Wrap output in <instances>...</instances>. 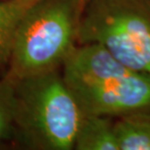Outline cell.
Wrapping results in <instances>:
<instances>
[{
    "label": "cell",
    "instance_id": "cell-4",
    "mask_svg": "<svg viewBox=\"0 0 150 150\" xmlns=\"http://www.w3.org/2000/svg\"><path fill=\"white\" fill-rule=\"evenodd\" d=\"M67 87L87 115L121 117L150 110V75L144 73Z\"/></svg>",
    "mask_w": 150,
    "mask_h": 150
},
{
    "label": "cell",
    "instance_id": "cell-9",
    "mask_svg": "<svg viewBox=\"0 0 150 150\" xmlns=\"http://www.w3.org/2000/svg\"><path fill=\"white\" fill-rule=\"evenodd\" d=\"M15 137L14 81L8 76L0 80V140Z\"/></svg>",
    "mask_w": 150,
    "mask_h": 150
},
{
    "label": "cell",
    "instance_id": "cell-8",
    "mask_svg": "<svg viewBox=\"0 0 150 150\" xmlns=\"http://www.w3.org/2000/svg\"><path fill=\"white\" fill-rule=\"evenodd\" d=\"M114 128L120 150H150V110L121 116Z\"/></svg>",
    "mask_w": 150,
    "mask_h": 150
},
{
    "label": "cell",
    "instance_id": "cell-2",
    "mask_svg": "<svg viewBox=\"0 0 150 150\" xmlns=\"http://www.w3.org/2000/svg\"><path fill=\"white\" fill-rule=\"evenodd\" d=\"M81 0H38L15 33L6 76L13 81L55 70L76 46Z\"/></svg>",
    "mask_w": 150,
    "mask_h": 150
},
{
    "label": "cell",
    "instance_id": "cell-7",
    "mask_svg": "<svg viewBox=\"0 0 150 150\" xmlns=\"http://www.w3.org/2000/svg\"><path fill=\"white\" fill-rule=\"evenodd\" d=\"M36 1L38 0H0V70L8 68L20 21Z\"/></svg>",
    "mask_w": 150,
    "mask_h": 150
},
{
    "label": "cell",
    "instance_id": "cell-10",
    "mask_svg": "<svg viewBox=\"0 0 150 150\" xmlns=\"http://www.w3.org/2000/svg\"><path fill=\"white\" fill-rule=\"evenodd\" d=\"M81 1H82V4H83V7H84L86 3H88V2L90 1V0H81Z\"/></svg>",
    "mask_w": 150,
    "mask_h": 150
},
{
    "label": "cell",
    "instance_id": "cell-3",
    "mask_svg": "<svg viewBox=\"0 0 150 150\" xmlns=\"http://www.w3.org/2000/svg\"><path fill=\"white\" fill-rule=\"evenodd\" d=\"M77 41L97 43L136 72L150 75V0H90Z\"/></svg>",
    "mask_w": 150,
    "mask_h": 150
},
{
    "label": "cell",
    "instance_id": "cell-6",
    "mask_svg": "<svg viewBox=\"0 0 150 150\" xmlns=\"http://www.w3.org/2000/svg\"><path fill=\"white\" fill-rule=\"evenodd\" d=\"M73 148L77 150H120L114 124L106 116L84 114Z\"/></svg>",
    "mask_w": 150,
    "mask_h": 150
},
{
    "label": "cell",
    "instance_id": "cell-5",
    "mask_svg": "<svg viewBox=\"0 0 150 150\" xmlns=\"http://www.w3.org/2000/svg\"><path fill=\"white\" fill-rule=\"evenodd\" d=\"M62 67V77L67 85L98 83L136 73L97 43L75 46Z\"/></svg>",
    "mask_w": 150,
    "mask_h": 150
},
{
    "label": "cell",
    "instance_id": "cell-1",
    "mask_svg": "<svg viewBox=\"0 0 150 150\" xmlns=\"http://www.w3.org/2000/svg\"><path fill=\"white\" fill-rule=\"evenodd\" d=\"M84 116L55 70L14 81L15 137L31 149H73Z\"/></svg>",
    "mask_w": 150,
    "mask_h": 150
}]
</instances>
